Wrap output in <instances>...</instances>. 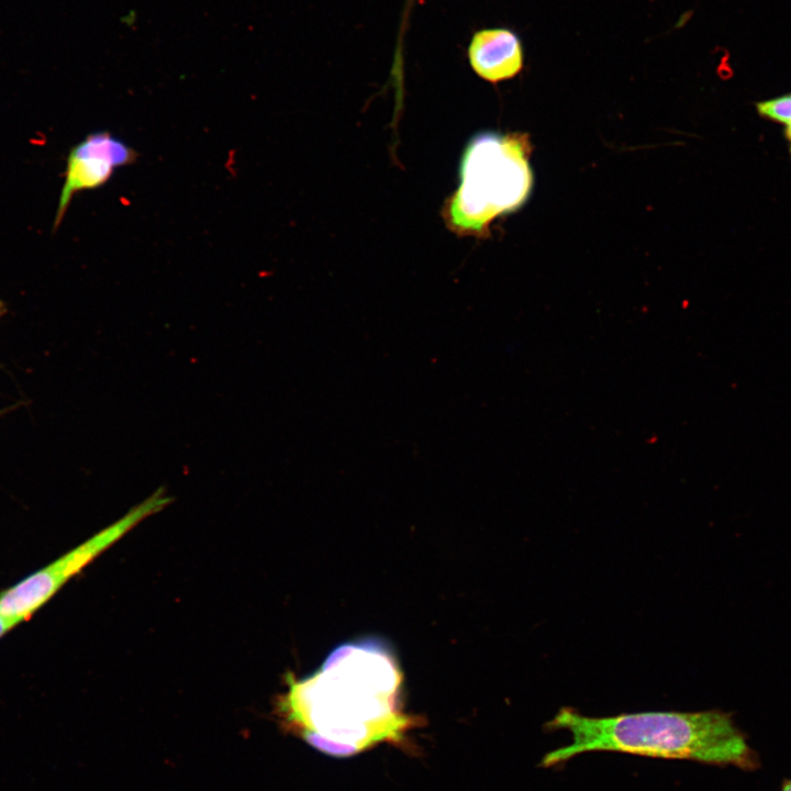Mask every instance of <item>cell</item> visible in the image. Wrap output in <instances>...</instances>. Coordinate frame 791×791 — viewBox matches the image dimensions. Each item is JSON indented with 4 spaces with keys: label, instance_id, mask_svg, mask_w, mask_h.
<instances>
[{
    "label": "cell",
    "instance_id": "5",
    "mask_svg": "<svg viewBox=\"0 0 791 791\" xmlns=\"http://www.w3.org/2000/svg\"><path fill=\"white\" fill-rule=\"evenodd\" d=\"M140 154L109 131H96L74 145L67 155L64 183L54 218L56 231L76 193L104 186L115 169L136 163Z\"/></svg>",
    "mask_w": 791,
    "mask_h": 791
},
{
    "label": "cell",
    "instance_id": "8",
    "mask_svg": "<svg viewBox=\"0 0 791 791\" xmlns=\"http://www.w3.org/2000/svg\"><path fill=\"white\" fill-rule=\"evenodd\" d=\"M16 624L0 614V638L12 630Z\"/></svg>",
    "mask_w": 791,
    "mask_h": 791
},
{
    "label": "cell",
    "instance_id": "9",
    "mask_svg": "<svg viewBox=\"0 0 791 791\" xmlns=\"http://www.w3.org/2000/svg\"><path fill=\"white\" fill-rule=\"evenodd\" d=\"M786 137L791 145V123L786 125Z\"/></svg>",
    "mask_w": 791,
    "mask_h": 791
},
{
    "label": "cell",
    "instance_id": "2",
    "mask_svg": "<svg viewBox=\"0 0 791 791\" xmlns=\"http://www.w3.org/2000/svg\"><path fill=\"white\" fill-rule=\"evenodd\" d=\"M545 728L564 729L571 742L545 754L539 761L544 768L593 751L738 767H746L749 760L744 736L729 714L722 711H653L594 717L562 708Z\"/></svg>",
    "mask_w": 791,
    "mask_h": 791
},
{
    "label": "cell",
    "instance_id": "1",
    "mask_svg": "<svg viewBox=\"0 0 791 791\" xmlns=\"http://www.w3.org/2000/svg\"><path fill=\"white\" fill-rule=\"evenodd\" d=\"M402 672L375 640L336 647L313 675L288 678L279 702L283 721L312 747L353 756L381 743L403 742L414 720L402 709Z\"/></svg>",
    "mask_w": 791,
    "mask_h": 791
},
{
    "label": "cell",
    "instance_id": "3",
    "mask_svg": "<svg viewBox=\"0 0 791 791\" xmlns=\"http://www.w3.org/2000/svg\"><path fill=\"white\" fill-rule=\"evenodd\" d=\"M531 143L521 133L482 132L467 143L459 164V187L442 216L459 236H483L498 216L520 209L533 187Z\"/></svg>",
    "mask_w": 791,
    "mask_h": 791
},
{
    "label": "cell",
    "instance_id": "7",
    "mask_svg": "<svg viewBox=\"0 0 791 791\" xmlns=\"http://www.w3.org/2000/svg\"><path fill=\"white\" fill-rule=\"evenodd\" d=\"M757 111L767 119L787 125L791 123V94L759 102Z\"/></svg>",
    "mask_w": 791,
    "mask_h": 791
},
{
    "label": "cell",
    "instance_id": "4",
    "mask_svg": "<svg viewBox=\"0 0 791 791\" xmlns=\"http://www.w3.org/2000/svg\"><path fill=\"white\" fill-rule=\"evenodd\" d=\"M172 498L161 487L120 520L42 569L0 592V614L16 625L29 620L62 587L138 523L165 509Z\"/></svg>",
    "mask_w": 791,
    "mask_h": 791
},
{
    "label": "cell",
    "instance_id": "6",
    "mask_svg": "<svg viewBox=\"0 0 791 791\" xmlns=\"http://www.w3.org/2000/svg\"><path fill=\"white\" fill-rule=\"evenodd\" d=\"M468 57L475 73L493 83L515 77L524 63L521 41L508 29H486L475 33Z\"/></svg>",
    "mask_w": 791,
    "mask_h": 791
},
{
    "label": "cell",
    "instance_id": "10",
    "mask_svg": "<svg viewBox=\"0 0 791 791\" xmlns=\"http://www.w3.org/2000/svg\"><path fill=\"white\" fill-rule=\"evenodd\" d=\"M4 312H5V305H4V303L0 300V317L4 314Z\"/></svg>",
    "mask_w": 791,
    "mask_h": 791
},
{
    "label": "cell",
    "instance_id": "11",
    "mask_svg": "<svg viewBox=\"0 0 791 791\" xmlns=\"http://www.w3.org/2000/svg\"><path fill=\"white\" fill-rule=\"evenodd\" d=\"M782 791H791V781L787 782V783L783 786Z\"/></svg>",
    "mask_w": 791,
    "mask_h": 791
}]
</instances>
